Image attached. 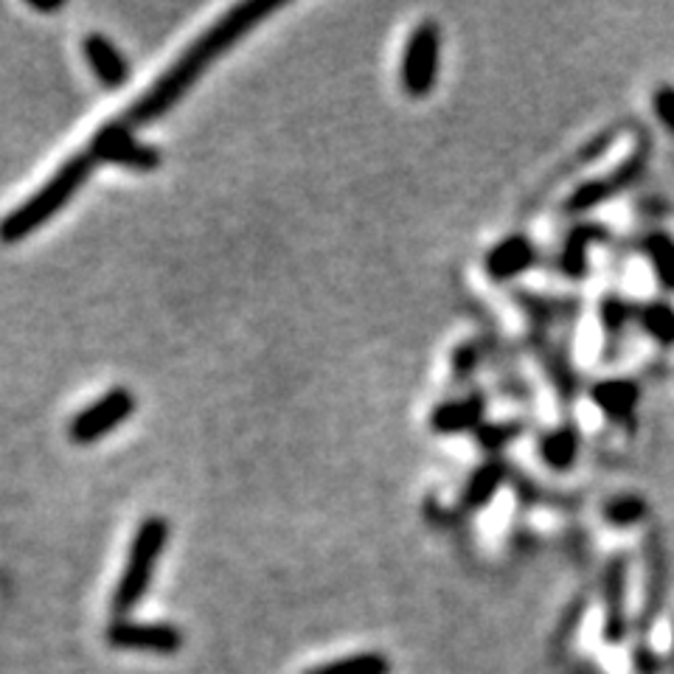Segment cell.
Segmentation results:
<instances>
[{
	"instance_id": "obj_1",
	"label": "cell",
	"mask_w": 674,
	"mask_h": 674,
	"mask_svg": "<svg viewBox=\"0 0 674 674\" xmlns=\"http://www.w3.org/2000/svg\"><path fill=\"white\" fill-rule=\"evenodd\" d=\"M279 9H284L281 0H245V3H236V7L228 14H222L202 37H197L175 66L168 68L136 104H130V107L124 111V116L118 118V121L132 132L147 127V124L161 121V118L195 88L197 79L214 66L222 54L231 51L247 32H253L262 20H267L270 14L279 12Z\"/></svg>"
},
{
	"instance_id": "obj_2",
	"label": "cell",
	"mask_w": 674,
	"mask_h": 674,
	"mask_svg": "<svg viewBox=\"0 0 674 674\" xmlns=\"http://www.w3.org/2000/svg\"><path fill=\"white\" fill-rule=\"evenodd\" d=\"M96 166L98 161L88 150L73 152L28 200L20 202L14 211H9V214L0 220V242H3V245H14V242H23L32 234H37L39 228L51 222L54 217L79 195V188L91 181Z\"/></svg>"
},
{
	"instance_id": "obj_3",
	"label": "cell",
	"mask_w": 674,
	"mask_h": 674,
	"mask_svg": "<svg viewBox=\"0 0 674 674\" xmlns=\"http://www.w3.org/2000/svg\"><path fill=\"white\" fill-rule=\"evenodd\" d=\"M168 543V523L158 514L143 520L132 534L130 551H127V562L118 577L116 593H113V613L116 618H127L138 604L143 602L147 590H150L152 577H155L158 559L163 557V548Z\"/></svg>"
},
{
	"instance_id": "obj_4",
	"label": "cell",
	"mask_w": 674,
	"mask_h": 674,
	"mask_svg": "<svg viewBox=\"0 0 674 674\" xmlns=\"http://www.w3.org/2000/svg\"><path fill=\"white\" fill-rule=\"evenodd\" d=\"M439 59H441V37L439 26L433 20H425L414 28V34L405 43L403 66H399V82L408 96L421 98L428 96L439 79Z\"/></svg>"
},
{
	"instance_id": "obj_5",
	"label": "cell",
	"mask_w": 674,
	"mask_h": 674,
	"mask_svg": "<svg viewBox=\"0 0 674 674\" xmlns=\"http://www.w3.org/2000/svg\"><path fill=\"white\" fill-rule=\"evenodd\" d=\"M88 152L98 163H116V166L132 168V172H155L163 163L161 150L138 141L136 132L127 130L118 118L98 127L93 141L88 143Z\"/></svg>"
},
{
	"instance_id": "obj_6",
	"label": "cell",
	"mask_w": 674,
	"mask_h": 674,
	"mask_svg": "<svg viewBox=\"0 0 674 674\" xmlns=\"http://www.w3.org/2000/svg\"><path fill=\"white\" fill-rule=\"evenodd\" d=\"M136 396L127 388H113L104 396H98L96 403L79 410L68 425V435L73 444H93V441L104 439L107 433L124 425L136 410Z\"/></svg>"
},
{
	"instance_id": "obj_7",
	"label": "cell",
	"mask_w": 674,
	"mask_h": 674,
	"mask_svg": "<svg viewBox=\"0 0 674 674\" xmlns=\"http://www.w3.org/2000/svg\"><path fill=\"white\" fill-rule=\"evenodd\" d=\"M104 641L124 652H147V655H175L183 649V632L172 624L130 621L116 618L104 632Z\"/></svg>"
},
{
	"instance_id": "obj_8",
	"label": "cell",
	"mask_w": 674,
	"mask_h": 674,
	"mask_svg": "<svg viewBox=\"0 0 674 674\" xmlns=\"http://www.w3.org/2000/svg\"><path fill=\"white\" fill-rule=\"evenodd\" d=\"M82 54L84 62L91 66L93 77H96L104 88L116 91V88L127 84V79H130V62H127V57H124L104 34H88V37L82 39Z\"/></svg>"
},
{
	"instance_id": "obj_9",
	"label": "cell",
	"mask_w": 674,
	"mask_h": 674,
	"mask_svg": "<svg viewBox=\"0 0 674 674\" xmlns=\"http://www.w3.org/2000/svg\"><path fill=\"white\" fill-rule=\"evenodd\" d=\"M638 166H641V161L638 158H632L629 163H624V166H618L613 175L607 177H596V181L582 183V186L573 191L571 197H568V202H565V211L568 214H582V211H588V208L599 206V202L604 200V197L616 195L618 188L624 186V183L632 181V175L638 172Z\"/></svg>"
},
{
	"instance_id": "obj_10",
	"label": "cell",
	"mask_w": 674,
	"mask_h": 674,
	"mask_svg": "<svg viewBox=\"0 0 674 674\" xmlns=\"http://www.w3.org/2000/svg\"><path fill=\"white\" fill-rule=\"evenodd\" d=\"M534 262V245L525 236H509L495 245L487 256V272L495 281H509L528 270Z\"/></svg>"
},
{
	"instance_id": "obj_11",
	"label": "cell",
	"mask_w": 674,
	"mask_h": 674,
	"mask_svg": "<svg viewBox=\"0 0 674 674\" xmlns=\"http://www.w3.org/2000/svg\"><path fill=\"white\" fill-rule=\"evenodd\" d=\"M484 410H487L484 396H464V399H455V403L439 405L433 416H430V425H433L435 433H464V430H473L478 425Z\"/></svg>"
},
{
	"instance_id": "obj_12",
	"label": "cell",
	"mask_w": 674,
	"mask_h": 674,
	"mask_svg": "<svg viewBox=\"0 0 674 674\" xmlns=\"http://www.w3.org/2000/svg\"><path fill=\"white\" fill-rule=\"evenodd\" d=\"M593 403L609 419H627L638 405V385L632 380H604L593 388Z\"/></svg>"
},
{
	"instance_id": "obj_13",
	"label": "cell",
	"mask_w": 674,
	"mask_h": 674,
	"mask_svg": "<svg viewBox=\"0 0 674 674\" xmlns=\"http://www.w3.org/2000/svg\"><path fill=\"white\" fill-rule=\"evenodd\" d=\"M503 464H495V461L492 464H484V467L475 469L473 478L467 480V487H464V503H467L469 509H484V506L498 495V489L503 487Z\"/></svg>"
},
{
	"instance_id": "obj_14",
	"label": "cell",
	"mask_w": 674,
	"mask_h": 674,
	"mask_svg": "<svg viewBox=\"0 0 674 674\" xmlns=\"http://www.w3.org/2000/svg\"><path fill=\"white\" fill-rule=\"evenodd\" d=\"M539 453H543V458H545V464H548V467H554V469L571 467L573 461H577V453H579L577 430L559 428V430H554V433H548L543 439V448H539Z\"/></svg>"
},
{
	"instance_id": "obj_15",
	"label": "cell",
	"mask_w": 674,
	"mask_h": 674,
	"mask_svg": "<svg viewBox=\"0 0 674 674\" xmlns=\"http://www.w3.org/2000/svg\"><path fill=\"white\" fill-rule=\"evenodd\" d=\"M306 674H388V661L383 655L365 652V655H351L344 661H329L324 666L310 669Z\"/></svg>"
},
{
	"instance_id": "obj_16",
	"label": "cell",
	"mask_w": 674,
	"mask_h": 674,
	"mask_svg": "<svg viewBox=\"0 0 674 674\" xmlns=\"http://www.w3.org/2000/svg\"><path fill=\"white\" fill-rule=\"evenodd\" d=\"M641 324L649 335L655 337L661 346H674V306L663 304H649L647 310L641 312Z\"/></svg>"
},
{
	"instance_id": "obj_17",
	"label": "cell",
	"mask_w": 674,
	"mask_h": 674,
	"mask_svg": "<svg viewBox=\"0 0 674 674\" xmlns=\"http://www.w3.org/2000/svg\"><path fill=\"white\" fill-rule=\"evenodd\" d=\"M649 259L655 262V272L658 279L674 290V242L666 240V236H652L647 245Z\"/></svg>"
},
{
	"instance_id": "obj_18",
	"label": "cell",
	"mask_w": 674,
	"mask_h": 674,
	"mask_svg": "<svg viewBox=\"0 0 674 674\" xmlns=\"http://www.w3.org/2000/svg\"><path fill=\"white\" fill-rule=\"evenodd\" d=\"M643 512H647L643 500L618 498V500H613V503H607V509H604V520H607V523H616V525H632L643 518Z\"/></svg>"
},
{
	"instance_id": "obj_19",
	"label": "cell",
	"mask_w": 674,
	"mask_h": 674,
	"mask_svg": "<svg viewBox=\"0 0 674 674\" xmlns=\"http://www.w3.org/2000/svg\"><path fill=\"white\" fill-rule=\"evenodd\" d=\"M584 253H588V234H584V231H577V234L571 236V242H568V251L562 253L565 272H571V276H582Z\"/></svg>"
},
{
	"instance_id": "obj_20",
	"label": "cell",
	"mask_w": 674,
	"mask_h": 674,
	"mask_svg": "<svg viewBox=\"0 0 674 674\" xmlns=\"http://www.w3.org/2000/svg\"><path fill=\"white\" fill-rule=\"evenodd\" d=\"M652 104H655V113L663 127H666L669 132H674V88H658Z\"/></svg>"
},
{
	"instance_id": "obj_21",
	"label": "cell",
	"mask_w": 674,
	"mask_h": 674,
	"mask_svg": "<svg viewBox=\"0 0 674 674\" xmlns=\"http://www.w3.org/2000/svg\"><path fill=\"white\" fill-rule=\"evenodd\" d=\"M478 363V351L473 346H464V349L455 351V374H464V371H473Z\"/></svg>"
},
{
	"instance_id": "obj_22",
	"label": "cell",
	"mask_w": 674,
	"mask_h": 674,
	"mask_svg": "<svg viewBox=\"0 0 674 674\" xmlns=\"http://www.w3.org/2000/svg\"><path fill=\"white\" fill-rule=\"evenodd\" d=\"M62 7H66L62 0H57V3H34V0H28V9L39 14H57V12H62Z\"/></svg>"
}]
</instances>
